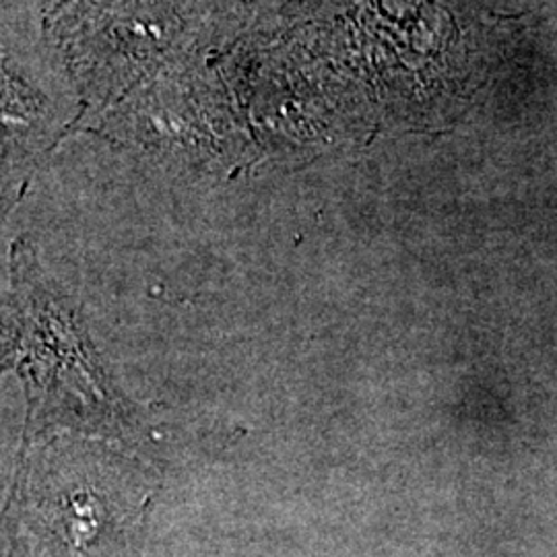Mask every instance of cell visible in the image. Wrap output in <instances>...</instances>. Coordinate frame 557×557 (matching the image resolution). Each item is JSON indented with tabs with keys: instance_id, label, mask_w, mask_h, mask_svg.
Segmentation results:
<instances>
[{
	"instance_id": "cell-2",
	"label": "cell",
	"mask_w": 557,
	"mask_h": 557,
	"mask_svg": "<svg viewBox=\"0 0 557 557\" xmlns=\"http://www.w3.org/2000/svg\"><path fill=\"white\" fill-rule=\"evenodd\" d=\"M41 29L85 108L81 128L172 64L238 40L209 0H116Z\"/></svg>"
},
{
	"instance_id": "cell-1",
	"label": "cell",
	"mask_w": 557,
	"mask_h": 557,
	"mask_svg": "<svg viewBox=\"0 0 557 557\" xmlns=\"http://www.w3.org/2000/svg\"><path fill=\"white\" fill-rule=\"evenodd\" d=\"M215 64L260 153L310 160L349 137L351 81L310 21L250 29Z\"/></svg>"
},
{
	"instance_id": "cell-5",
	"label": "cell",
	"mask_w": 557,
	"mask_h": 557,
	"mask_svg": "<svg viewBox=\"0 0 557 557\" xmlns=\"http://www.w3.org/2000/svg\"><path fill=\"white\" fill-rule=\"evenodd\" d=\"M213 11L236 36L250 29L310 20L317 0H209Z\"/></svg>"
},
{
	"instance_id": "cell-4",
	"label": "cell",
	"mask_w": 557,
	"mask_h": 557,
	"mask_svg": "<svg viewBox=\"0 0 557 557\" xmlns=\"http://www.w3.org/2000/svg\"><path fill=\"white\" fill-rule=\"evenodd\" d=\"M44 40V38H41ZM85 116L46 41L40 54L17 52L2 40V147L4 161H32Z\"/></svg>"
},
{
	"instance_id": "cell-3",
	"label": "cell",
	"mask_w": 557,
	"mask_h": 557,
	"mask_svg": "<svg viewBox=\"0 0 557 557\" xmlns=\"http://www.w3.org/2000/svg\"><path fill=\"white\" fill-rule=\"evenodd\" d=\"M85 128L186 170L227 172L260 158L211 54L172 64Z\"/></svg>"
},
{
	"instance_id": "cell-6",
	"label": "cell",
	"mask_w": 557,
	"mask_h": 557,
	"mask_svg": "<svg viewBox=\"0 0 557 557\" xmlns=\"http://www.w3.org/2000/svg\"><path fill=\"white\" fill-rule=\"evenodd\" d=\"M112 2H116V0H34L41 25L60 20V17L87 13V11L100 9V7L112 4Z\"/></svg>"
}]
</instances>
